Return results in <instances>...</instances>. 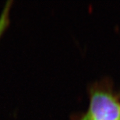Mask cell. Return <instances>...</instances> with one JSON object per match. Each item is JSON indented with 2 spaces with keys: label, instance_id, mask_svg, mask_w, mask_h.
<instances>
[{
  "label": "cell",
  "instance_id": "cell-2",
  "mask_svg": "<svg viewBox=\"0 0 120 120\" xmlns=\"http://www.w3.org/2000/svg\"><path fill=\"white\" fill-rule=\"evenodd\" d=\"M12 2H8L5 6L3 11L0 16V38L3 34L4 30L8 27L9 23V9L11 8Z\"/></svg>",
  "mask_w": 120,
  "mask_h": 120
},
{
  "label": "cell",
  "instance_id": "cell-1",
  "mask_svg": "<svg viewBox=\"0 0 120 120\" xmlns=\"http://www.w3.org/2000/svg\"><path fill=\"white\" fill-rule=\"evenodd\" d=\"M80 120H120V101L109 91H94L89 109Z\"/></svg>",
  "mask_w": 120,
  "mask_h": 120
}]
</instances>
